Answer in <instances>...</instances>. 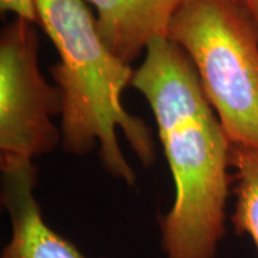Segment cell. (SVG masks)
<instances>
[{"mask_svg":"<svg viewBox=\"0 0 258 258\" xmlns=\"http://www.w3.org/2000/svg\"><path fill=\"white\" fill-rule=\"evenodd\" d=\"M2 203L11 222V237L0 258H86L73 243L49 227L35 190L34 161L0 164Z\"/></svg>","mask_w":258,"mask_h":258,"instance_id":"cell-5","label":"cell"},{"mask_svg":"<svg viewBox=\"0 0 258 258\" xmlns=\"http://www.w3.org/2000/svg\"><path fill=\"white\" fill-rule=\"evenodd\" d=\"M35 3L38 27L59 54L49 72L61 98V146L77 157L97 150L109 175L134 185L137 176L122 152L118 131L144 166L156 160L152 131L122 103V93L132 84L134 71L102 40L85 0Z\"/></svg>","mask_w":258,"mask_h":258,"instance_id":"cell-1","label":"cell"},{"mask_svg":"<svg viewBox=\"0 0 258 258\" xmlns=\"http://www.w3.org/2000/svg\"><path fill=\"white\" fill-rule=\"evenodd\" d=\"M230 164L235 180L231 222L238 233L251 238L258 251V148L232 145Z\"/></svg>","mask_w":258,"mask_h":258,"instance_id":"cell-7","label":"cell"},{"mask_svg":"<svg viewBox=\"0 0 258 258\" xmlns=\"http://www.w3.org/2000/svg\"><path fill=\"white\" fill-rule=\"evenodd\" d=\"M95 9L97 30L116 56L131 64L153 38L166 37L188 0H85Z\"/></svg>","mask_w":258,"mask_h":258,"instance_id":"cell-6","label":"cell"},{"mask_svg":"<svg viewBox=\"0 0 258 258\" xmlns=\"http://www.w3.org/2000/svg\"><path fill=\"white\" fill-rule=\"evenodd\" d=\"M175 184L161 218L165 258H217L225 234L232 144L207 98L153 114Z\"/></svg>","mask_w":258,"mask_h":258,"instance_id":"cell-2","label":"cell"},{"mask_svg":"<svg viewBox=\"0 0 258 258\" xmlns=\"http://www.w3.org/2000/svg\"><path fill=\"white\" fill-rule=\"evenodd\" d=\"M0 11L2 14L11 12L16 17L40 25L35 0H0Z\"/></svg>","mask_w":258,"mask_h":258,"instance_id":"cell-8","label":"cell"},{"mask_svg":"<svg viewBox=\"0 0 258 258\" xmlns=\"http://www.w3.org/2000/svg\"><path fill=\"white\" fill-rule=\"evenodd\" d=\"M37 25L16 17L0 34V164L34 161L61 145L60 92L38 66Z\"/></svg>","mask_w":258,"mask_h":258,"instance_id":"cell-4","label":"cell"},{"mask_svg":"<svg viewBox=\"0 0 258 258\" xmlns=\"http://www.w3.org/2000/svg\"><path fill=\"white\" fill-rule=\"evenodd\" d=\"M238 2L247 10L258 27V0H238Z\"/></svg>","mask_w":258,"mask_h":258,"instance_id":"cell-9","label":"cell"},{"mask_svg":"<svg viewBox=\"0 0 258 258\" xmlns=\"http://www.w3.org/2000/svg\"><path fill=\"white\" fill-rule=\"evenodd\" d=\"M235 146L258 148V27L238 0H188L167 29Z\"/></svg>","mask_w":258,"mask_h":258,"instance_id":"cell-3","label":"cell"}]
</instances>
